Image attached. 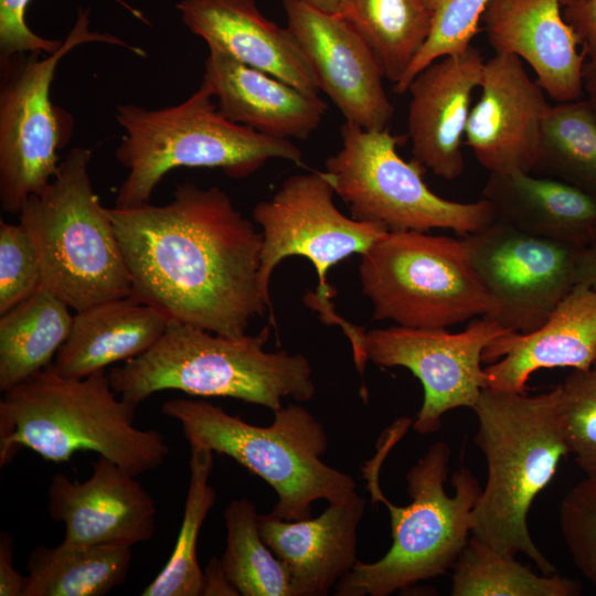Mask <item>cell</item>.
<instances>
[{"label": "cell", "mask_w": 596, "mask_h": 596, "mask_svg": "<svg viewBox=\"0 0 596 596\" xmlns=\"http://www.w3.org/2000/svg\"><path fill=\"white\" fill-rule=\"evenodd\" d=\"M14 540L7 532L0 533V596H23L26 575L20 574L13 564Z\"/></svg>", "instance_id": "obj_39"}, {"label": "cell", "mask_w": 596, "mask_h": 596, "mask_svg": "<svg viewBox=\"0 0 596 596\" xmlns=\"http://www.w3.org/2000/svg\"><path fill=\"white\" fill-rule=\"evenodd\" d=\"M202 83L225 118L274 138L307 139L328 109L317 93L304 92L217 49H209Z\"/></svg>", "instance_id": "obj_23"}, {"label": "cell", "mask_w": 596, "mask_h": 596, "mask_svg": "<svg viewBox=\"0 0 596 596\" xmlns=\"http://www.w3.org/2000/svg\"><path fill=\"white\" fill-rule=\"evenodd\" d=\"M560 395V385L532 396L483 389L472 407L475 443L488 473L472 510L471 535L502 554H525L543 574L557 571L534 543L528 515L571 455Z\"/></svg>", "instance_id": "obj_2"}, {"label": "cell", "mask_w": 596, "mask_h": 596, "mask_svg": "<svg viewBox=\"0 0 596 596\" xmlns=\"http://www.w3.org/2000/svg\"><path fill=\"white\" fill-rule=\"evenodd\" d=\"M493 221L578 246L596 238V198L564 181L521 171L490 172L482 189Z\"/></svg>", "instance_id": "obj_24"}, {"label": "cell", "mask_w": 596, "mask_h": 596, "mask_svg": "<svg viewBox=\"0 0 596 596\" xmlns=\"http://www.w3.org/2000/svg\"><path fill=\"white\" fill-rule=\"evenodd\" d=\"M576 285L596 291V238L581 251L576 267Z\"/></svg>", "instance_id": "obj_41"}, {"label": "cell", "mask_w": 596, "mask_h": 596, "mask_svg": "<svg viewBox=\"0 0 596 596\" xmlns=\"http://www.w3.org/2000/svg\"><path fill=\"white\" fill-rule=\"evenodd\" d=\"M532 173L596 198V116L585 98L551 104Z\"/></svg>", "instance_id": "obj_29"}, {"label": "cell", "mask_w": 596, "mask_h": 596, "mask_svg": "<svg viewBox=\"0 0 596 596\" xmlns=\"http://www.w3.org/2000/svg\"><path fill=\"white\" fill-rule=\"evenodd\" d=\"M130 10L137 18L142 15L125 3L115 0ZM31 0H0V52L1 57L21 53L53 54L63 41L43 38L26 24L25 10Z\"/></svg>", "instance_id": "obj_37"}, {"label": "cell", "mask_w": 596, "mask_h": 596, "mask_svg": "<svg viewBox=\"0 0 596 596\" xmlns=\"http://www.w3.org/2000/svg\"><path fill=\"white\" fill-rule=\"evenodd\" d=\"M295 36L322 91L345 118L366 130L386 129L394 107L375 53L339 13L305 0H283Z\"/></svg>", "instance_id": "obj_15"}, {"label": "cell", "mask_w": 596, "mask_h": 596, "mask_svg": "<svg viewBox=\"0 0 596 596\" xmlns=\"http://www.w3.org/2000/svg\"><path fill=\"white\" fill-rule=\"evenodd\" d=\"M135 411L114 391L105 370L73 379L50 364L3 392L0 466L24 447L47 461L95 451L135 476L155 470L170 447L159 430L134 425Z\"/></svg>", "instance_id": "obj_3"}, {"label": "cell", "mask_w": 596, "mask_h": 596, "mask_svg": "<svg viewBox=\"0 0 596 596\" xmlns=\"http://www.w3.org/2000/svg\"><path fill=\"white\" fill-rule=\"evenodd\" d=\"M342 146L326 160L334 193L353 219L387 232L451 230L465 236L490 224L492 210L485 199L456 202L434 193L423 179L424 168L397 152L390 130H366L344 121Z\"/></svg>", "instance_id": "obj_11"}, {"label": "cell", "mask_w": 596, "mask_h": 596, "mask_svg": "<svg viewBox=\"0 0 596 596\" xmlns=\"http://www.w3.org/2000/svg\"><path fill=\"white\" fill-rule=\"evenodd\" d=\"M311 6L326 12L336 13L339 7V0H305Z\"/></svg>", "instance_id": "obj_43"}, {"label": "cell", "mask_w": 596, "mask_h": 596, "mask_svg": "<svg viewBox=\"0 0 596 596\" xmlns=\"http://www.w3.org/2000/svg\"><path fill=\"white\" fill-rule=\"evenodd\" d=\"M595 360L596 291L575 285L541 327L510 331L486 347V389L525 393L530 376L541 369L586 370Z\"/></svg>", "instance_id": "obj_20"}, {"label": "cell", "mask_w": 596, "mask_h": 596, "mask_svg": "<svg viewBox=\"0 0 596 596\" xmlns=\"http://www.w3.org/2000/svg\"><path fill=\"white\" fill-rule=\"evenodd\" d=\"M337 13L369 44L394 85L430 31V14L422 0H339Z\"/></svg>", "instance_id": "obj_28"}, {"label": "cell", "mask_w": 596, "mask_h": 596, "mask_svg": "<svg viewBox=\"0 0 596 596\" xmlns=\"http://www.w3.org/2000/svg\"><path fill=\"white\" fill-rule=\"evenodd\" d=\"M365 505L353 491L315 519L258 514L263 540L289 570L294 596H326L353 568Z\"/></svg>", "instance_id": "obj_21"}, {"label": "cell", "mask_w": 596, "mask_h": 596, "mask_svg": "<svg viewBox=\"0 0 596 596\" xmlns=\"http://www.w3.org/2000/svg\"><path fill=\"white\" fill-rule=\"evenodd\" d=\"M334 190L323 171L287 178L273 196L258 202L252 213L262 227L259 286L273 308L269 283L275 267L286 257L302 256L319 278L316 292L305 302H331L334 290L327 284L329 269L353 254H363L387 231L382 226L342 214L333 201Z\"/></svg>", "instance_id": "obj_13"}, {"label": "cell", "mask_w": 596, "mask_h": 596, "mask_svg": "<svg viewBox=\"0 0 596 596\" xmlns=\"http://www.w3.org/2000/svg\"><path fill=\"white\" fill-rule=\"evenodd\" d=\"M564 429L575 462L585 478L596 481V360L560 384Z\"/></svg>", "instance_id": "obj_34"}, {"label": "cell", "mask_w": 596, "mask_h": 596, "mask_svg": "<svg viewBox=\"0 0 596 596\" xmlns=\"http://www.w3.org/2000/svg\"><path fill=\"white\" fill-rule=\"evenodd\" d=\"M577 581L536 574L470 535L453 566L451 596H577Z\"/></svg>", "instance_id": "obj_30"}, {"label": "cell", "mask_w": 596, "mask_h": 596, "mask_svg": "<svg viewBox=\"0 0 596 596\" xmlns=\"http://www.w3.org/2000/svg\"><path fill=\"white\" fill-rule=\"evenodd\" d=\"M560 528L575 566L596 588V481L584 478L566 492Z\"/></svg>", "instance_id": "obj_35"}, {"label": "cell", "mask_w": 596, "mask_h": 596, "mask_svg": "<svg viewBox=\"0 0 596 596\" xmlns=\"http://www.w3.org/2000/svg\"><path fill=\"white\" fill-rule=\"evenodd\" d=\"M561 0H491L481 22L494 54L525 62L555 103L584 96L586 56Z\"/></svg>", "instance_id": "obj_19"}, {"label": "cell", "mask_w": 596, "mask_h": 596, "mask_svg": "<svg viewBox=\"0 0 596 596\" xmlns=\"http://www.w3.org/2000/svg\"><path fill=\"white\" fill-rule=\"evenodd\" d=\"M563 15L576 32L589 61H596V0L563 8Z\"/></svg>", "instance_id": "obj_38"}, {"label": "cell", "mask_w": 596, "mask_h": 596, "mask_svg": "<svg viewBox=\"0 0 596 596\" xmlns=\"http://www.w3.org/2000/svg\"><path fill=\"white\" fill-rule=\"evenodd\" d=\"M168 324L159 310L132 296L93 305L73 316L70 334L52 368L65 377L88 376L145 353Z\"/></svg>", "instance_id": "obj_25"}, {"label": "cell", "mask_w": 596, "mask_h": 596, "mask_svg": "<svg viewBox=\"0 0 596 596\" xmlns=\"http://www.w3.org/2000/svg\"><path fill=\"white\" fill-rule=\"evenodd\" d=\"M269 327L231 338L193 326L169 322L145 353L108 373L114 391L135 408L153 393L177 390L193 396L231 397L269 408L283 400L313 398L316 385L306 356L269 352Z\"/></svg>", "instance_id": "obj_4"}, {"label": "cell", "mask_w": 596, "mask_h": 596, "mask_svg": "<svg viewBox=\"0 0 596 596\" xmlns=\"http://www.w3.org/2000/svg\"><path fill=\"white\" fill-rule=\"evenodd\" d=\"M430 14V31L409 67L393 86L404 94L415 75L447 55L462 53L479 32L481 17L491 0H422Z\"/></svg>", "instance_id": "obj_33"}, {"label": "cell", "mask_w": 596, "mask_h": 596, "mask_svg": "<svg viewBox=\"0 0 596 596\" xmlns=\"http://www.w3.org/2000/svg\"><path fill=\"white\" fill-rule=\"evenodd\" d=\"M203 596H240L228 579L222 560L212 557L203 571Z\"/></svg>", "instance_id": "obj_40"}, {"label": "cell", "mask_w": 596, "mask_h": 596, "mask_svg": "<svg viewBox=\"0 0 596 596\" xmlns=\"http://www.w3.org/2000/svg\"><path fill=\"white\" fill-rule=\"evenodd\" d=\"M135 299L169 322L236 338L273 308L259 286L262 232L220 187L177 185L164 205L108 209Z\"/></svg>", "instance_id": "obj_1"}, {"label": "cell", "mask_w": 596, "mask_h": 596, "mask_svg": "<svg viewBox=\"0 0 596 596\" xmlns=\"http://www.w3.org/2000/svg\"><path fill=\"white\" fill-rule=\"evenodd\" d=\"M583 78L585 99L596 116V61L586 60Z\"/></svg>", "instance_id": "obj_42"}, {"label": "cell", "mask_w": 596, "mask_h": 596, "mask_svg": "<svg viewBox=\"0 0 596 596\" xmlns=\"http://www.w3.org/2000/svg\"><path fill=\"white\" fill-rule=\"evenodd\" d=\"M479 89L466 126L467 146L489 172L532 173L551 106L546 93L510 54L485 62Z\"/></svg>", "instance_id": "obj_16"}, {"label": "cell", "mask_w": 596, "mask_h": 596, "mask_svg": "<svg viewBox=\"0 0 596 596\" xmlns=\"http://www.w3.org/2000/svg\"><path fill=\"white\" fill-rule=\"evenodd\" d=\"M116 120L125 135L115 157L128 171L116 207L148 203L161 179L175 168H219L230 178L242 179L272 159L304 164L302 152L291 140L269 137L225 118L203 83L173 106L150 109L119 105Z\"/></svg>", "instance_id": "obj_6"}, {"label": "cell", "mask_w": 596, "mask_h": 596, "mask_svg": "<svg viewBox=\"0 0 596 596\" xmlns=\"http://www.w3.org/2000/svg\"><path fill=\"white\" fill-rule=\"evenodd\" d=\"M588 0H561V3H562V7L565 8V7H570V6H575V4H581V3H584Z\"/></svg>", "instance_id": "obj_44"}, {"label": "cell", "mask_w": 596, "mask_h": 596, "mask_svg": "<svg viewBox=\"0 0 596 596\" xmlns=\"http://www.w3.org/2000/svg\"><path fill=\"white\" fill-rule=\"evenodd\" d=\"M88 25V12L79 10L55 53L1 57L0 204L7 213L19 214L26 200L43 191L58 170L57 152L67 143L72 129V119L51 100L60 61L91 42L119 45L146 56L142 49L113 34L91 31Z\"/></svg>", "instance_id": "obj_10"}, {"label": "cell", "mask_w": 596, "mask_h": 596, "mask_svg": "<svg viewBox=\"0 0 596 596\" xmlns=\"http://www.w3.org/2000/svg\"><path fill=\"white\" fill-rule=\"evenodd\" d=\"M161 412L180 423L189 446L226 455L265 480L277 494L272 513L279 519H309L315 501L331 503L355 491L352 476L321 459L328 449L326 429L299 404L274 412L269 426L188 397L164 402Z\"/></svg>", "instance_id": "obj_7"}, {"label": "cell", "mask_w": 596, "mask_h": 596, "mask_svg": "<svg viewBox=\"0 0 596 596\" xmlns=\"http://www.w3.org/2000/svg\"><path fill=\"white\" fill-rule=\"evenodd\" d=\"M131 558L124 545H38L28 557L23 596H104L125 583Z\"/></svg>", "instance_id": "obj_27"}, {"label": "cell", "mask_w": 596, "mask_h": 596, "mask_svg": "<svg viewBox=\"0 0 596 596\" xmlns=\"http://www.w3.org/2000/svg\"><path fill=\"white\" fill-rule=\"evenodd\" d=\"M190 478L183 518L174 549L157 577L142 590V596H199L203 571L198 562V541L202 524L215 503L216 493L210 483L213 451L190 446Z\"/></svg>", "instance_id": "obj_32"}, {"label": "cell", "mask_w": 596, "mask_h": 596, "mask_svg": "<svg viewBox=\"0 0 596 596\" xmlns=\"http://www.w3.org/2000/svg\"><path fill=\"white\" fill-rule=\"evenodd\" d=\"M316 311L322 321L342 329L361 373L372 361L382 368L403 366L419 380L424 400L412 426L421 435L436 433L448 411L475 406L487 387L482 353L489 343L511 331L486 317L456 333L401 326L366 330L340 317L333 304Z\"/></svg>", "instance_id": "obj_12"}, {"label": "cell", "mask_w": 596, "mask_h": 596, "mask_svg": "<svg viewBox=\"0 0 596 596\" xmlns=\"http://www.w3.org/2000/svg\"><path fill=\"white\" fill-rule=\"evenodd\" d=\"M485 62L471 44L462 53L430 63L406 91L411 95L407 132L412 161L446 180L458 178L465 168L462 138Z\"/></svg>", "instance_id": "obj_18"}, {"label": "cell", "mask_w": 596, "mask_h": 596, "mask_svg": "<svg viewBox=\"0 0 596 596\" xmlns=\"http://www.w3.org/2000/svg\"><path fill=\"white\" fill-rule=\"evenodd\" d=\"M70 307L42 285L0 315V391L3 393L50 365L67 339Z\"/></svg>", "instance_id": "obj_26"}, {"label": "cell", "mask_w": 596, "mask_h": 596, "mask_svg": "<svg viewBox=\"0 0 596 596\" xmlns=\"http://www.w3.org/2000/svg\"><path fill=\"white\" fill-rule=\"evenodd\" d=\"M405 428L396 424L376 456L363 468L373 502L384 503L391 515L392 545L373 563L358 561L336 585L337 596H389L418 582L446 574L471 535L472 510L482 491L477 478L461 467L451 477L454 496L445 491L450 447L434 443L406 475L411 502H390L379 485V470Z\"/></svg>", "instance_id": "obj_5"}, {"label": "cell", "mask_w": 596, "mask_h": 596, "mask_svg": "<svg viewBox=\"0 0 596 596\" xmlns=\"http://www.w3.org/2000/svg\"><path fill=\"white\" fill-rule=\"evenodd\" d=\"M226 546L221 557L242 596H294L288 567L263 540L255 504L232 500L223 511Z\"/></svg>", "instance_id": "obj_31"}, {"label": "cell", "mask_w": 596, "mask_h": 596, "mask_svg": "<svg viewBox=\"0 0 596 596\" xmlns=\"http://www.w3.org/2000/svg\"><path fill=\"white\" fill-rule=\"evenodd\" d=\"M177 9L209 49L318 94L312 70L290 30L267 19L255 0H181Z\"/></svg>", "instance_id": "obj_22"}, {"label": "cell", "mask_w": 596, "mask_h": 596, "mask_svg": "<svg viewBox=\"0 0 596 596\" xmlns=\"http://www.w3.org/2000/svg\"><path fill=\"white\" fill-rule=\"evenodd\" d=\"M42 285L36 251L26 230L0 221V315L7 312Z\"/></svg>", "instance_id": "obj_36"}, {"label": "cell", "mask_w": 596, "mask_h": 596, "mask_svg": "<svg viewBox=\"0 0 596 596\" xmlns=\"http://www.w3.org/2000/svg\"><path fill=\"white\" fill-rule=\"evenodd\" d=\"M91 159L89 149H71L52 181L19 213L38 254L42 286L75 311L131 294L111 217L92 185Z\"/></svg>", "instance_id": "obj_8"}, {"label": "cell", "mask_w": 596, "mask_h": 596, "mask_svg": "<svg viewBox=\"0 0 596 596\" xmlns=\"http://www.w3.org/2000/svg\"><path fill=\"white\" fill-rule=\"evenodd\" d=\"M496 302L489 319L520 333L541 327L576 285L584 246L536 236L498 221L461 238Z\"/></svg>", "instance_id": "obj_14"}, {"label": "cell", "mask_w": 596, "mask_h": 596, "mask_svg": "<svg viewBox=\"0 0 596 596\" xmlns=\"http://www.w3.org/2000/svg\"><path fill=\"white\" fill-rule=\"evenodd\" d=\"M92 467L82 482L62 472L51 478L47 510L52 520L64 525L62 542L132 547L149 541L157 524L152 496L137 476L106 457L99 456Z\"/></svg>", "instance_id": "obj_17"}, {"label": "cell", "mask_w": 596, "mask_h": 596, "mask_svg": "<svg viewBox=\"0 0 596 596\" xmlns=\"http://www.w3.org/2000/svg\"><path fill=\"white\" fill-rule=\"evenodd\" d=\"M359 275L373 319L401 327L446 329L497 309L462 241L448 236L387 232L361 254Z\"/></svg>", "instance_id": "obj_9"}]
</instances>
